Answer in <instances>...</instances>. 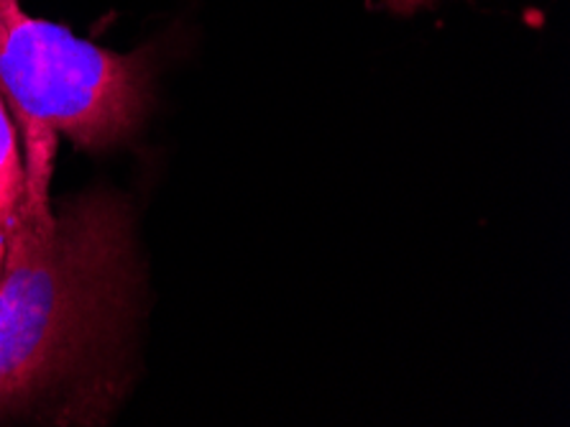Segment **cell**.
Masks as SVG:
<instances>
[{
  "mask_svg": "<svg viewBox=\"0 0 570 427\" xmlns=\"http://www.w3.org/2000/svg\"><path fill=\"white\" fill-rule=\"evenodd\" d=\"M433 3V0H384V6L389 8L392 13H400V16H410L417 11L420 6H428Z\"/></svg>",
  "mask_w": 570,
  "mask_h": 427,
  "instance_id": "277c9868",
  "label": "cell"
},
{
  "mask_svg": "<svg viewBox=\"0 0 570 427\" xmlns=\"http://www.w3.org/2000/svg\"><path fill=\"white\" fill-rule=\"evenodd\" d=\"M154 65L95 47L67 26L33 19L19 0H0V95L23 142V211L49 213L59 134L80 149L131 138L151 108Z\"/></svg>",
  "mask_w": 570,
  "mask_h": 427,
  "instance_id": "7a4b0ae2",
  "label": "cell"
},
{
  "mask_svg": "<svg viewBox=\"0 0 570 427\" xmlns=\"http://www.w3.org/2000/svg\"><path fill=\"white\" fill-rule=\"evenodd\" d=\"M136 284L124 200L92 193L41 215L21 207L0 269V417L110 402Z\"/></svg>",
  "mask_w": 570,
  "mask_h": 427,
  "instance_id": "6da1fadb",
  "label": "cell"
},
{
  "mask_svg": "<svg viewBox=\"0 0 570 427\" xmlns=\"http://www.w3.org/2000/svg\"><path fill=\"white\" fill-rule=\"evenodd\" d=\"M23 205V159L19 154V130L0 95V233H11Z\"/></svg>",
  "mask_w": 570,
  "mask_h": 427,
  "instance_id": "3957f363",
  "label": "cell"
},
{
  "mask_svg": "<svg viewBox=\"0 0 570 427\" xmlns=\"http://www.w3.org/2000/svg\"><path fill=\"white\" fill-rule=\"evenodd\" d=\"M3 259H6V235L0 233V269H3Z\"/></svg>",
  "mask_w": 570,
  "mask_h": 427,
  "instance_id": "5b68a950",
  "label": "cell"
}]
</instances>
